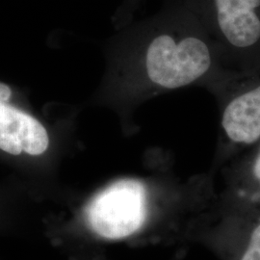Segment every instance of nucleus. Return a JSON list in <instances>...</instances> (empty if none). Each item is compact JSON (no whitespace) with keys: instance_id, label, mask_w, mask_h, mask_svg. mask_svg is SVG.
<instances>
[{"instance_id":"f257e3e1","label":"nucleus","mask_w":260,"mask_h":260,"mask_svg":"<svg viewBox=\"0 0 260 260\" xmlns=\"http://www.w3.org/2000/svg\"><path fill=\"white\" fill-rule=\"evenodd\" d=\"M223 68L233 74L260 71V0H189Z\"/></svg>"},{"instance_id":"f03ea898","label":"nucleus","mask_w":260,"mask_h":260,"mask_svg":"<svg viewBox=\"0 0 260 260\" xmlns=\"http://www.w3.org/2000/svg\"><path fill=\"white\" fill-rule=\"evenodd\" d=\"M86 215L90 228L99 236L110 240L128 237L146 221V188L138 180H120L93 198Z\"/></svg>"},{"instance_id":"7ed1b4c3","label":"nucleus","mask_w":260,"mask_h":260,"mask_svg":"<svg viewBox=\"0 0 260 260\" xmlns=\"http://www.w3.org/2000/svg\"><path fill=\"white\" fill-rule=\"evenodd\" d=\"M212 94L223 138L237 147L255 146L260 141V71L234 75Z\"/></svg>"},{"instance_id":"20e7f679","label":"nucleus","mask_w":260,"mask_h":260,"mask_svg":"<svg viewBox=\"0 0 260 260\" xmlns=\"http://www.w3.org/2000/svg\"><path fill=\"white\" fill-rule=\"evenodd\" d=\"M13 123L19 136L22 151L30 155H41L47 150L49 143L48 135L40 121L19 110Z\"/></svg>"},{"instance_id":"39448f33","label":"nucleus","mask_w":260,"mask_h":260,"mask_svg":"<svg viewBox=\"0 0 260 260\" xmlns=\"http://www.w3.org/2000/svg\"><path fill=\"white\" fill-rule=\"evenodd\" d=\"M13 122L0 124V149L11 155H19L22 149Z\"/></svg>"},{"instance_id":"423d86ee","label":"nucleus","mask_w":260,"mask_h":260,"mask_svg":"<svg viewBox=\"0 0 260 260\" xmlns=\"http://www.w3.org/2000/svg\"><path fill=\"white\" fill-rule=\"evenodd\" d=\"M240 260H260V223L251 232L247 248Z\"/></svg>"},{"instance_id":"0eeeda50","label":"nucleus","mask_w":260,"mask_h":260,"mask_svg":"<svg viewBox=\"0 0 260 260\" xmlns=\"http://www.w3.org/2000/svg\"><path fill=\"white\" fill-rule=\"evenodd\" d=\"M255 146L256 150L251 157L249 166V177L251 182L260 191V141Z\"/></svg>"},{"instance_id":"6e6552de","label":"nucleus","mask_w":260,"mask_h":260,"mask_svg":"<svg viewBox=\"0 0 260 260\" xmlns=\"http://www.w3.org/2000/svg\"><path fill=\"white\" fill-rule=\"evenodd\" d=\"M19 110L0 102V124H10L16 120Z\"/></svg>"},{"instance_id":"1a4fd4ad","label":"nucleus","mask_w":260,"mask_h":260,"mask_svg":"<svg viewBox=\"0 0 260 260\" xmlns=\"http://www.w3.org/2000/svg\"><path fill=\"white\" fill-rule=\"evenodd\" d=\"M12 92L6 84L0 83V102L6 103L10 100Z\"/></svg>"}]
</instances>
